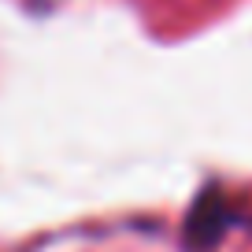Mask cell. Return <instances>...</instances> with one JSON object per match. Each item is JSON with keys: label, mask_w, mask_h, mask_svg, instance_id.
I'll return each mask as SVG.
<instances>
[{"label": "cell", "mask_w": 252, "mask_h": 252, "mask_svg": "<svg viewBox=\"0 0 252 252\" xmlns=\"http://www.w3.org/2000/svg\"><path fill=\"white\" fill-rule=\"evenodd\" d=\"M226 222H230L226 204H222L215 193H208V197L193 208V215H189V241H193V245H212L215 237L222 234Z\"/></svg>", "instance_id": "6da1fadb"}]
</instances>
